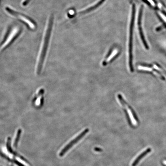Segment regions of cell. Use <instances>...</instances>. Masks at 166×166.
<instances>
[{
  "label": "cell",
  "instance_id": "6da1fadb",
  "mask_svg": "<svg viewBox=\"0 0 166 166\" xmlns=\"http://www.w3.org/2000/svg\"><path fill=\"white\" fill-rule=\"evenodd\" d=\"M52 23L53 17L52 16H51L47 20L43 33V39H42L39 57L37 64L36 73L37 75L41 74L43 68V64L44 62L47 49H48L49 42Z\"/></svg>",
  "mask_w": 166,
  "mask_h": 166
},
{
  "label": "cell",
  "instance_id": "7a4b0ae2",
  "mask_svg": "<svg viewBox=\"0 0 166 166\" xmlns=\"http://www.w3.org/2000/svg\"><path fill=\"white\" fill-rule=\"evenodd\" d=\"M4 11L9 16L18 19L26 24L30 29L34 30L36 28L35 22L26 15L18 12L9 6H6L4 7Z\"/></svg>",
  "mask_w": 166,
  "mask_h": 166
},
{
  "label": "cell",
  "instance_id": "3957f363",
  "mask_svg": "<svg viewBox=\"0 0 166 166\" xmlns=\"http://www.w3.org/2000/svg\"><path fill=\"white\" fill-rule=\"evenodd\" d=\"M117 97L118 101L120 104L122 108L125 110L126 113L130 121L134 125H137L138 124V120L136 115L135 114L133 110H132V108L128 105L127 103L126 102L125 100L120 94H118L117 95Z\"/></svg>",
  "mask_w": 166,
  "mask_h": 166
},
{
  "label": "cell",
  "instance_id": "277c9868",
  "mask_svg": "<svg viewBox=\"0 0 166 166\" xmlns=\"http://www.w3.org/2000/svg\"><path fill=\"white\" fill-rule=\"evenodd\" d=\"M20 32V29L18 26H15L12 28L7 36L0 44V49L6 48L11 44L16 37H17Z\"/></svg>",
  "mask_w": 166,
  "mask_h": 166
},
{
  "label": "cell",
  "instance_id": "5b68a950",
  "mask_svg": "<svg viewBox=\"0 0 166 166\" xmlns=\"http://www.w3.org/2000/svg\"><path fill=\"white\" fill-rule=\"evenodd\" d=\"M89 131V130L88 128H86L80 134L78 137H76L74 139L72 140L62 150V151L60 153V154H59V156L60 157H62L63 156L65 155V153L69 151V149L72 147L75 144L77 143L79 140L81 139L82 138L84 137L85 135L88 133Z\"/></svg>",
  "mask_w": 166,
  "mask_h": 166
},
{
  "label": "cell",
  "instance_id": "8992f818",
  "mask_svg": "<svg viewBox=\"0 0 166 166\" xmlns=\"http://www.w3.org/2000/svg\"><path fill=\"white\" fill-rule=\"evenodd\" d=\"M105 1V0H97L94 3L92 4L90 6L84 8L79 11V13L86 14L93 11L97 7H99Z\"/></svg>",
  "mask_w": 166,
  "mask_h": 166
},
{
  "label": "cell",
  "instance_id": "52a82bcc",
  "mask_svg": "<svg viewBox=\"0 0 166 166\" xmlns=\"http://www.w3.org/2000/svg\"><path fill=\"white\" fill-rule=\"evenodd\" d=\"M118 53V49H115L113 50L109 54L107 55V56L104 58V60H103L102 63H101L103 66H106L108 64L111 62L112 60H114L115 58L116 57Z\"/></svg>",
  "mask_w": 166,
  "mask_h": 166
},
{
  "label": "cell",
  "instance_id": "ba28073f",
  "mask_svg": "<svg viewBox=\"0 0 166 166\" xmlns=\"http://www.w3.org/2000/svg\"><path fill=\"white\" fill-rule=\"evenodd\" d=\"M152 149L151 148H149L146 149L145 151L143 152L142 153H141L140 155H139L135 159V160H134V161L132 163V166H137V165L139 162L141 160V159H142L144 157L147 155L149 153H150Z\"/></svg>",
  "mask_w": 166,
  "mask_h": 166
},
{
  "label": "cell",
  "instance_id": "9c48e42d",
  "mask_svg": "<svg viewBox=\"0 0 166 166\" xmlns=\"http://www.w3.org/2000/svg\"><path fill=\"white\" fill-rule=\"evenodd\" d=\"M21 133L22 130L21 129H19L17 130L16 134V136H15L14 139V140L13 144V146L15 149L17 147Z\"/></svg>",
  "mask_w": 166,
  "mask_h": 166
},
{
  "label": "cell",
  "instance_id": "30bf717a",
  "mask_svg": "<svg viewBox=\"0 0 166 166\" xmlns=\"http://www.w3.org/2000/svg\"><path fill=\"white\" fill-rule=\"evenodd\" d=\"M152 67L157 70L164 77L165 79H166V71L164 69L157 64H153Z\"/></svg>",
  "mask_w": 166,
  "mask_h": 166
},
{
  "label": "cell",
  "instance_id": "8fae6325",
  "mask_svg": "<svg viewBox=\"0 0 166 166\" xmlns=\"http://www.w3.org/2000/svg\"><path fill=\"white\" fill-rule=\"evenodd\" d=\"M6 159H7L8 160H9V161L11 162L12 163H13L16 166H26L23 162L22 163L21 162L17 160L16 159H11L10 158L9 159V158L7 157H6Z\"/></svg>",
  "mask_w": 166,
  "mask_h": 166
},
{
  "label": "cell",
  "instance_id": "7c38bea8",
  "mask_svg": "<svg viewBox=\"0 0 166 166\" xmlns=\"http://www.w3.org/2000/svg\"><path fill=\"white\" fill-rule=\"evenodd\" d=\"M33 0H22L21 1V6L23 7H26L32 2Z\"/></svg>",
  "mask_w": 166,
  "mask_h": 166
},
{
  "label": "cell",
  "instance_id": "4fadbf2b",
  "mask_svg": "<svg viewBox=\"0 0 166 166\" xmlns=\"http://www.w3.org/2000/svg\"><path fill=\"white\" fill-rule=\"evenodd\" d=\"M94 150L95 151L99 152H102L103 151L102 149L99 147H95L94 149Z\"/></svg>",
  "mask_w": 166,
  "mask_h": 166
},
{
  "label": "cell",
  "instance_id": "5bb4252c",
  "mask_svg": "<svg viewBox=\"0 0 166 166\" xmlns=\"http://www.w3.org/2000/svg\"><path fill=\"white\" fill-rule=\"evenodd\" d=\"M164 166H166V159L164 161Z\"/></svg>",
  "mask_w": 166,
  "mask_h": 166
},
{
  "label": "cell",
  "instance_id": "9a60e30c",
  "mask_svg": "<svg viewBox=\"0 0 166 166\" xmlns=\"http://www.w3.org/2000/svg\"><path fill=\"white\" fill-rule=\"evenodd\" d=\"M0 1H1V0H0Z\"/></svg>",
  "mask_w": 166,
  "mask_h": 166
}]
</instances>
